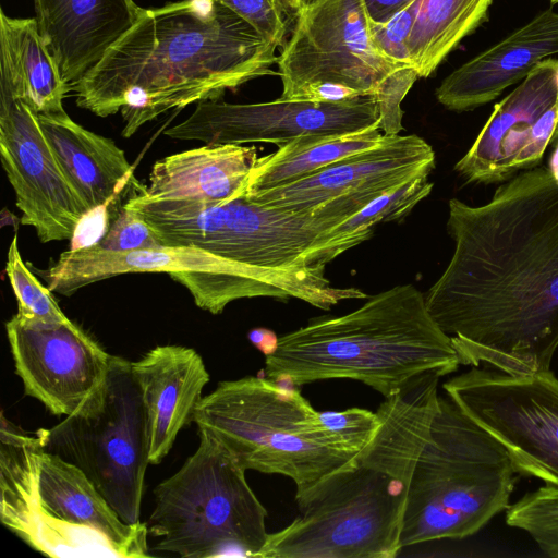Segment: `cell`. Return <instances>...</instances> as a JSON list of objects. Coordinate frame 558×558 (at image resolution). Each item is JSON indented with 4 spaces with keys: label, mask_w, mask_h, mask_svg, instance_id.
Listing matches in <instances>:
<instances>
[{
    "label": "cell",
    "mask_w": 558,
    "mask_h": 558,
    "mask_svg": "<svg viewBox=\"0 0 558 558\" xmlns=\"http://www.w3.org/2000/svg\"><path fill=\"white\" fill-rule=\"evenodd\" d=\"M452 256L424 294L461 365L550 371L558 349V146L492 198L449 201Z\"/></svg>",
    "instance_id": "6da1fadb"
},
{
    "label": "cell",
    "mask_w": 558,
    "mask_h": 558,
    "mask_svg": "<svg viewBox=\"0 0 558 558\" xmlns=\"http://www.w3.org/2000/svg\"><path fill=\"white\" fill-rule=\"evenodd\" d=\"M277 49L219 1L181 0L144 9L71 93L98 117L120 111L131 137L171 110L275 74Z\"/></svg>",
    "instance_id": "7a4b0ae2"
},
{
    "label": "cell",
    "mask_w": 558,
    "mask_h": 558,
    "mask_svg": "<svg viewBox=\"0 0 558 558\" xmlns=\"http://www.w3.org/2000/svg\"><path fill=\"white\" fill-rule=\"evenodd\" d=\"M460 365L423 292L409 283L369 296L348 314L311 318L279 337L263 373L291 386L357 380L387 398L427 376L451 374Z\"/></svg>",
    "instance_id": "3957f363"
},
{
    "label": "cell",
    "mask_w": 558,
    "mask_h": 558,
    "mask_svg": "<svg viewBox=\"0 0 558 558\" xmlns=\"http://www.w3.org/2000/svg\"><path fill=\"white\" fill-rule=\"evenodd\" d=\"M0 519L34 550L58 558L149 557L148 527L125 523L76 465L1 414Z\"/></svg>",
    "instance_id": "277c9868"
},
{
    "label": "cell",
    "mask_w": 558,
    "mask_h": 558,
    "mask_svg": "<svg viewBox=\"0 0 558 558\" xmlns=\"http://www.w3.org/2000/svg\"><path fill=\"white\" fill-rule=\"evenodd\" d=\"M293 387L265 376L220 381L201 399L193 422L246 471L291 478L300 497L354 463L361 450L327 428Z\"/></svg>",
    "instance_id": "5b68a950"
},
{
    "label": "cell",
    "mask_w": 558,
    "mask_h": 558,
    "mask_svg": "<svg viewBox=\"0 0 558 558\" xmlns=\"http://www.w3.org/2000/svg\"><path fill=\"white\" fill-rule=\"evenodd\" d=\"M517 475L505 448L439 395L407 490L401 548L475 534L510 507Z\"/></svg>",
    "instance_id": "8992f818"
},
{
    "label": "cell",
    "mask_w": 558,
    "mask_h": 558,
    "mask_svg": "<svg viewBox=\"0 0 558 558\" xmlns=\"http://www.w3.org/2000/svg\"><path fill=\"white\" fill-rule=\"evenodd\" d=\"M293 17L277 61L280 98L337 102L375 96L380 131L398 135L401 102L420 77L377 47L364 0H306Z\"/></svg>",
    "instance_id": "52a82bcc"
},
{
    "label": "cell",
    "mask_w": 558,
    "mask_h": 558,
    "mask_svg": "<svg viewBox=\"0 0 558 558\" xmlns=\"http://www.w3.org/2000/svg\"><path fill=\"white\" fill-rule=\"evenodd\" d=\"M37 272L50 291L64 296L119 275L166 272L187 289L196 306L214 315L222 313L229 303L246 298H294L320 310H330L348 298L345 288L330 284L325 268H262L191 246L114 252L89 244L61 253Z\"/></svg>",
    "instance_id": "ba28073f"
},
{
    "label": "cell",
    "mask_w": 558,
    "mask_h": 558,
    "mask_svg": "<svg viewBox=\"0 0 558 558\" xmlns=\"http://www.w3.org/2000/svg\"><path fill=\"white\" fill-rule=\"evenodd\" d=\"M195 452L154 489L148 535L154 550L184 558L258 557L267 510L228 449L198 429Z\"/></svg>",
    "instance_id": "9c48e42d"
},
{
    "label": "cell",
    "mask_w": 558,
    "mask_h": 558,
    "mask_svg": "<svg viewBox=\"0 0 558 558\" xmlns=\"http://www.w3.org/2000/svg\"><path fill=\"white\" fill-rule=\"evenodd\" d=\"M408 485L361 452L354 463L295 497L300 514L269 533L259 558H395Z\"/></svg>",
    "instance_id": "30bf717a"
},
{
    "label": "cell",
    "mask_w": 558,
    "mask_h": 558,
    "mask_svg": "<svg viewBox=\"0 0 558 558\" xmlns=\"http://www.w3.org/2000/svg\"><path fill=\"white\" fill-rule=\"evenodd\" d=\"M123 205L151 227L162 245L196 247L271 269L307 267L303 254L339 223L313 209L298 213L257 204L242 187L222 203L156 199L137 192Z\"/></svg>",
    "instance_id": "8fae6325"
},
{
    "label": "cell",
    "mask_w": 558,
    "mask_h": 558,
    "mask_svg": "<svg viewBox=\"0 0 558 558\" xmlns=\"http://www.w3.org/2000/svg\"><path fill=\"white\" fill-rule=\"evenodd\" d=\"M37 434L46 451L87 475L125 523L140 522L150 463L142 395L130 361L112 355L102 388L82 410Z\"/></svg>",
    "instance_id": "7c38bea8"
},
{
    "label": "cell",
    "mask_w": 558,
    "mask_h": 558,
    "mask_svg": "<svg viewBox=\"0 0 558 558\" xmlns=\"http://www.w3.org/2000/svg\"><path fill=\"white\" fill-rule=\"evenodd\" d=\"M450 398L507 451L518 474L558 487V378L471 366L444 385Z\"/></svg>",
    "instance_id": "4fadbf2b"
},
{
    "label": "cell",
    "mask_w": 558,
    "mask_h": 558,
    "mask_svg": "<svg viewBox=\"0 0 558 558\" xmlns=\"http://www.w3.org/2000/svg\"><path fill=\"white\" fill-rule=\"evenodd\" d=\"M379 125L375 96L337 102L284 100L230 104L217 99L196 104L182 122L165 134L204 144L270 143L278 147L304 134H341Z\"/></svg>",
    "instance_id": "5bb4252c"
},
{
    "label": "cell",
    "mask_w": 558,
    "mask_h": 558,
    "mask_svg": "<svg viewBox=\"0 0 558 558\" xmlns=\"http://www.w3.org/2000/svg\"><path fill=\"white\" fill-rule=\"evenodd\" d=\"M0 156L22 225L41 243L72 240L90 215L64 177L38 113L0 89Z\"/></svg>",
    "instance_id": "9a60e30c"
},
{
    "label": "cell",
    "mask_w": 558,
    "mask_h": 558,
    "mask_svg": "<svg viewBox=\"0 0 558 558\" xmlns=\"http://www.w3.org/2000/svg\"><path fill=\"white\" fill-rule=\"evenodd\" d=\"M5 331L25 395L54 415H73L104 386L112 355L71 319L45 322L16 312Z\"/></svg>",
    "instance_id": "2e32d148"
},
{
    "label": "cell",
    "mask_w": 558,
    "mask_h": 558,
    "mask_svg": "<svg viewBox=\"0 0 558 558\" xmlns=\"http://www.w3.org/2000/svg\"><path fill=\"white\" fill-rule=\"evenodd\" d=\"M558 141L556 59L539 62L494 110L454 171L468 183H504L539 165Z\"/></svg>",
    "instance_id": "e0dca14e"
},
{
    "label": "cell",
    "mask_w": 558,
    "mask_h": 558,
    "mask_svg": "<svg viewBox=\"0 0 558 558\" xmlns=\"http://www.w3.org/2000/svg\"><path fill=\"white\" fill-rule=\"evenodd\" d=\"M435 168V153L422 137L386 136L378 146L345 157L301 180L264 191H244L248 199L287 211H307L333 197L381 189L389 191Z\"/></svg>",
    "instance_id": "ac0fdd59"
},
{
    "label": "cell",
    "mask_w": 558,
    "mask_h": 558,
    "mask_svg": "<svg viewBox=\"0 0 558 558\" xmlns=\"http://www.w3.org/2000/svg\"><path fill=\"white\" fill-rule=\"evenodd\" d=\"M557 53L558 13L546 9L450 73L437 87L436 98L452 111L473 110L496 99Z\"/></svg>",
    "instance_id": "d6986e66"
},
{
    "label": "cell",
    "mask_w": 558,
    "mask_h": 558,
    "mask_svg": "<svg viewBox=\"0 0 558 558\" xmlns=\"http://www.w3.org/2000/svg\"><path fill=\"white\" fill-rule=\"evenodd\" d=\"M34 8L69 93L144 10L134 0H34Z\"/></svg>",
    "instance_id": "ffe728a7"
},
{
    "label": "cell",
    "mask_w": 558,
    "mask_h": 558,
    "mask_svg": "<svg viewBox=\"0 0 558 558\" xmlns=\"http://www.w3.org/2000/svg\"><path fill=\"white\" fill-rule=\"evenodd\" d=\"M146 418L149 463L169 453L179 432L193 422L196 405L210 376L192 348L157 345L131 362Z\"/></svg>",
    "instance_id": "44dd1931"
},
{
    "label": "cell",
    "mask_w": 558,
    "mask_h": 558,
    "mask_svg": "<svg viewBox=\"0 0 558 558\" xmlns=\"http://www.w3.org/2000/svg\"><path fill=\"white\" fill-rule=\"evenodd\" d=\"M38 120L64 177L90 214L125 189L133 194L145 187L111 138L83 128L65 111L39 113Z\"/></svg>",
    "instance_id": "7402d4cb"
},
{
    "label": "cell",
    "mask_w": 558,
    "mask_h": 558,
    "mask_svg": "<svg viewBox=\"0 0 558 558\" xmlns=\"http://www.w3.org/2000/svg\"><path fill=\"white\" fill-rule=\"evenodd\" d=\"M257 159L254 145L204 144L157 160L143 193L156 199L222 203L239 192Z\"/></svg>",
    "instance_id": "603a6c76"
},
{
    "label": "cell",
    "mask_w": 558,
    "mask_h": 558,
    "mask_svg": "<svg viewBox=\"0 0 558 558\" xmlns=\"http://www.w3.org/2000/svg\"><path fill=\"white\" fill-rule=\"evenodd\" d=\"M0 89L25 101L36 113L65 111L69 94L35 17H11L0 10Z\"/></svg>",
    "instance_id": "cb8c5ba5"
},
{
    "label": "cell",
    "mask_w": 558,
    "mask_h": 558,
    "mask_svg": "<svg viewBox=\"0 0 558 558\" xmlns=\"http://www.w3.org/2000/svg\"><path fill=\"white\" fill-rule=\"evenodd\" d=\"M385 135L379 125L341 134H304L258 157L243 189L264 191L301 180L345 157L374 148Z\"/></svg>",
    "instance_id": "d4e9b609"
},
{
    "label": "cell",
    "mask_w": 558,
    "mask_h": 558,
    "mask_svg": "<svg viewBox=\"0 0 558 558\" xmlns=\"http://www.w3.org/2000/svg\"><path fill=\"white\" fill-rule=\"evenodd\" d=\"M493 0H414L408 39L413 68L428 77L486 19Z\"/></svg>",
    "instance_id": "484cf974"
},
{
    "label": "cell",
    "mask_w": 558,
    "mask_h": 558,
    "mask_svg": "<svg viewBox=\"0 0 558 558\" xmlns=\"http://www.w3.org/2000/svg\"><path fill=\"white\" fill-rule=\"evenodd\" d=\"M433 186L428 175L424 174L374 198L357 213L317 238L302 256L304 265L325 268L345 251L368 240L377 225L408 216L430 194Z\"/></svg>",
    "instance_id": "4316f807"
},
{
    "label": "cell",
    "mask_w": 558,
    "mask_h": 558,
    "mask_svg": "<svg viewBox=\"0 0 558 558\" xmlns=\"http://www.w3.org/2000/svg\"><path fill=\"white\" fill-rule=\"evenodd\" d=\"M506 523L527 533L544 554L558 558V487L544 485L523 495L507 509Z\"/></svg>",
    "instance_id": "83f0119b"
},
{
    "label": "cell",
    "mask_w": 558,
    "mask_h": 558,
    "mask_svg": "<svg viewBox=\"0 0 558 558\" xmlns=\"http://www.w3.org/2000/svg\"><path fill=\"white\" fill-rule=\"evenodd\" d=\"M5 274L16 298L20 314L53 323L70 319L59 307L52 291L44 286L23 262L16 233L9 245Z\"/></svg>",
    "instance_id": "f1b7e54d"
},
{
    "label": "cell",
    "mask_w": 558,
    "mask_h": 558,
    "mask_svg": "<svg viewBox=\"0 0 558 558\" xmlns=\"http://www.w3.org/2000/svg\"><path fill=\"white\" fill-rule=\"evenodd\" d=\"M93 244L114 252L146 250L162 245L151 227L124 205L119 207L106 233Z\"/></svg>",
    "instance_id": "f546056e"
},
{
    "label": "cell",
    "mask_w": 558,
    "mask_h": 558,
    "mask_svg": "<svg viewBox=\"0 0 558 558\" xmlns=\"http://www.w3.org/2000/svg\"><path fill=\"white\" fill-rule=\"evenodd\" d=\"M250 23L267 40L282 48L291 16L280 0H217Z\"/></svg>",
    "instance_id": "4dcf8cb0"
},
{
    "label": "cell",
    "mask_w": 558,
    "mask_h": 558,
    "mask_svg": "<svg viewBox=\"0 0 558 558\" xmlns=\"http://www.w3.org/2000/svg\"><path fill=\"white\" fill-rule=\"evenodd\" d=\"M319 417L327 428L361 451L373 440L380 424L376 412L355 407L343 411H322Z\"/></svg>",
    "instance_id": "1f68e13d"
},
{
    "label": "cell",
    "mask_w": 558,
    "mask_h": 558,
    "mask_svg": "<svg viewBox=\"0 0 558 558\" xmlns=\"http://www.w3.org/2000/svg\"><path fill=\"white\" fill-rule=\"evenodd\" d=\"M414 21L412 3L385 23L369 19V27L377 47L402 66H412L408 39Z\"/></svg>",
    "instance_id": "d6a6232c"
},
{
    "label": "cell",
    "mask_w": 558,
    "mask_h": 558,
    "mask_svg": "<svg viewBox=\"0 0 558 558\" xmlns=\"http://www.w3.org/2000/svg\"><path fill=\"white\" fill-rule=\"evenodd\" d=\"M414 0H364L369 19L385 23L410 5Z\"/></svg>",
    "instance_id": "836d02e7"
},
{
    "label": "cell",
    "mask_w": 558,
    "mask_h": 558,
    "mask_svg": "<svg viewBox=\"0 0 558 558\" xmlns=\"http://www.w3.org/2000/svg\"><path fill=\"white\" fill-rule=\"evenodd\" d=\"M247 338L250 342L265 356L275 353L279 343V337L275 331L264 327L251 329L247 333Z\"/></svg>",
    "instance_id": "e575fe53"
},
{
    "label": "cell",
    "mask_w": 558,
    "mask_h": 558,
    "mask_svg": "<svg viewBox=\"0 0 558 558\" xmlns=\"http://www.w3.org/2000/svg\"><path fill=\"white\" fill-rule=\"evenodd\" d=\"M306 0H280L287 13L292 16Z\"/></svg>",
    "instance_id": "d590c367"
},
{
    "label": "cell",
    "mask_w": 558,
    "mask_h": 558,
    "mask_svg": "<svg viewBox=\"0 0 558 558\" xmlns=\"http://www.w3.org/2000/svg\"><path fill=\"white\" fill-rule=\"evenodd\" d=\"M556 66H557V82H558V59H556Z\"/></svg>",
    "instance_id": "8d00e7d4"
},
{
    "label": "cell",
    "mask_w": 558,
    "mask_h": 558,
    "mask_svg": "<svg viewBox=\"0 0 558 558\" xmlns=\"http://www.w3.org/2000/svg\"><path fill=\"white\" fill-rule=\"evenodd\" d=\"M553 3H558V0H550Z\"/></svg>",
    "instance_id": "74e56055"
}]
</instances>
